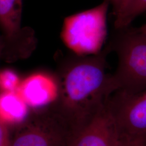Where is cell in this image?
Segmentation results:
<instances>
[{"label":"cell","mask_w":146,"mask_h":146,"mask_svg":"<svg viewBox=\"0 0 146 146\" xmlns=\"http://www.w3.org/2000/svg\"><path fill=\"white\" fill-rule=\"evenodd\" d=\"M108 47L95 55H76L64 71L58 102L53 107L68 125L71 136L86 125L116 91L107 73Z\"/></svg>","instance_id":"1"},{"label":"cell","mask_w":146,"mask_h":146,"mask_svg":"<svg viewBox=\"0 0 146 146\" xmlns=\"http://www.w3.org/2000/svg\"><path fill=\"white\" fill-rule=\"evenodd\" d=\"M110 50L118 56V66L111 75L116 90L134 93L146 90V35L130 26L117 29Z\"/></svg>","instance_id":"2"},{"label":"cell","mask_w":146,"mask_h":146,"mask_svg":"<svg viewBox=\"0 0 146 146\" xmlns=\"http://www.w3.org/2000/svg\"><path fill=\"white\" fill-rule=\"evenodd\" d=\"M110 5L109 0H104L93 8L64 19L61 38L76 55L91 56L102 52L107 35V17Z\"/></svg>","instance_id":"3"},{"label":"cell","mask_w":146,"mask_h":146,"mask_svg":"<svg viewBox=\"0 0 146 146\" xmlns=\"http://www.w3.org/2000/svg\"><path fill=\"white\" fill-rule=\"evenodd\" d=\"M36 111L18 125L11 146H68L71 131L54 108Z\"/></svg>","instance_id":"4"},{"label":"cell","mask_w":146,"mask_h":146,"mask_svg":"<svg viewBox=\"0 0 146 146\" xmlns=\"http://www.w3.org/2000/svg\"><path fill=\"white\" fill-rule=\"evenodd\" d=\"M107 106L113 115L120 139L146 142V90L129 93L116 90L110 97Z\"/></svg>","instance_id":"5"},{"label":"cell","mask_w":146,"mask_h":146,"mask_svg":"<svg viewBox=\"0 0 146 146\" xmlns=\"http://www.w3.org/2000/svg\"><path fill=\"white\" fill-rule=\"evenodd\" d=\"M120 134L107 104L80 131L71 136L68 146H119Z\"/></svg>","instance_id":"6"},{"label":"cell","mask_w":146,"mask_h":146,"mask_svg":"<svg viewBox=\"0 0 146 146\" xmlns=\"http://www.w3.org/2000/svg\"><path fill=\"white\" fill-rule=\"evenodd\" d=\"M17 93L29 108L36 110L54 107L60 97V82L45 72L34 73L22 80Z\"/></svg>","instance_id":"7"},{"label":"cell","mask_w":146,"mask_h":146,"mask_svg":"<svg viewBox=\"0 0 146 146\" xmlns=\"http://www.w3.org/2000/svg\"><path fill=\"white\" fill-rule=\"evenodd\" d=\"M29 108L17 92L0 93V121L6 125L23 122L29 115Z\"/></svg>","instance_id":"8"},{"label":"cell","mask_w":146,"mask_h":146,"mask_svg":"<svg viewBox=\"0 0 146 146\" xmlns=\"http://www.w3.org/2000/svg\"><path fill=\"white\" fill-rule=\"evenodd\" d=\"M22 10V0H0V27L9 40L19 33Z\"/></svg>","instance_id":"9"},{"label":"cell","mask_w":146,"mask_h":146,"mask_svg":"<svg viewBox=\"0 0 146 146\" xmlns=\"http://www.w3.org/2000/svg\"><path fill=\"white\" fill-rule=\"evenodd\" d=\"M146 11V0H124L114 13L115 29L129 26L138 16Z\"/></svg>","instance_id":"10"},{"label":"cell","mask_w":146,"mask_h":146,"mask_svg":"<svg viewBox=\"0 0 146 146\" xmlns=\"http://www.w3.org/2000/svg\"><path fill=\"white\" fill-rule=\"evenodd\" d=\"M19 76L9 69L0 70V90L1 92H17L21 84Z\"/></svg>","instance_id":"11"},{"label":"cell","mask_w":146,"mask_h":146,"mask_svg":"<svg viewBox=\"0 0 146 146\" xmlns=\"http://www.w3.org/2000/svg\"><path fill=\"white\" fill-rule=\"evenodd\" d=\"M0 146H11L8 126L0 121Z\"/></svg>","instance_id":"12"},{"label":"cell","mask_w":146,"mask_h":146,"mask_svg":"<svg viewBox=\"0 0 146 146\" xmlns=\"http://www.w3.org/2000/svg\"><path fill=\"white\" fill-rule=\"evenodd\" d=\"M119 146H146L145 142L137 139H120Z\"/></svg>","instance_id":"13"},{"label":"cell","mask_w":146,"mask_h":146,"mask_svg":"<svg viewBox=\"0 0 146 146\" xmlns=\"http://www.w3.org/2000/svg\"><path fill=\"white\" fill-rule=\"evenodd\" d=\"M124 0H109L110 5L113 7V12L114 13L116 11Z\"/></svg>","instance_id":"14"},{"label":"cell","mask_w":146,"mask_h":146,"mask_svg":"<svg viewBox=\"0 0 146 146\" xmlns=\"http://www.w3.org/2000/svg\"><path fill=\"white\" fill-rule=\"evenodd\" d=\"M139 29L140 30V31H141L142 33H143L146 35V22L145 24H143L141 27L139 28Z\"/></svg>","instance_id":"15"},{"label":"cell","mask_w":146,"mask_h":146,"mask_svg":"<svg viewBox=\"0 0 146 146\" xmlns=\"http://www.w3.org/2000/svg\"><path fill=\"white\" fill-rule=\"evenodd\" d=\"M2 42L1 41V40H0V55L1 54V52H2Z\"/></svg>","instance_id":"16"},{"label":"cell","mask_w":146,"mask_h":146,"mask_svg":"<svg viewBox=\"0 0 146 146\" xmlns=\"http://www.w3.org/2000/svg\"><path fill=\"white\" fill-rule=\"evenodd\" d=\"M145 144H146V142H145Z\"/></svg>","instance_id":"17"}]
</instances>
